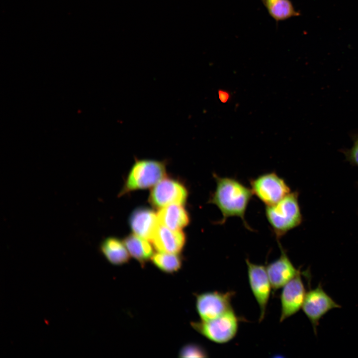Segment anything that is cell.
<instances>
[{"instance_id":"cell-1","label":"cell","mask_w":358,"mask_h":358,"mask_svg":"<svg viewBox=\"0 0 358 358\" xmlns=\"http://www.w3.org/2000/svg\"><path fill=\"white\" fill-rule=\"evenodd\" d=\"M216 187L208 202L216 205L220 211L222 218L218 224H224L231 217L240 218L247 229L250 230L245 220L248 205L254 195L251 188L238 180L228 177L213 175Z\"/></svg>"},{"instance_id":"cell-2","label":"cell","mask_w":358,"mask_h":358,"mask_svg":"<svg viewBox=\"0 0 358 358\" xmlns=\"http://www.w3.org/2000/svg\"><path fill=\"white\" fill-rule=\"evenodd\" d=\"M265 215L276 238L280 239L302 222L298 192H290L276 203L267 206Z\"/></svg>"},{"instance_id":"cell-3","label":"cell","mask_w":358,"mask_h":358,"mask_svg":"<svg viewBox=\"0 0 358 358\" xmlns=\"http://www.w3.org/2000/svg\"><path fill=\"white\" fill-rule=\"evenodd\" d=\"M166 165L164 161L136 159L119 195L153 186L166 176Z\"/></svg>"},{"instance_id":"cell-4","label":"cell","mask_w":358,"mask_h":358,"mask_svg":"<svg viewBox=\"0 0 358 358\" xmlns=\"http://www.w3.org/2000/svg\"><path fill=\"white\" fill-rule=\"evenodd\" d=\"M240 320L232 308L217 318L191 322L190 324L195 331L209 340L225 344L236 336Z\"/></svg>"},{"instance_id":"cell-5","label":"cell","mask_w":358,"mask_h":358,"mask_svg":"<svg viewBox=\"0 0 358 358\" xmlns=\"http://www.w3.org/2000/svg\"><path fill=\"white\" fill-rule=\"evenodd\" d=\"M250 184L253 194L266 206L276 203L290 192L285 180L274 172L250 179Z\"/></svg>"},{"instance_id":"cell-6","label":"cell","mask_w":358,"mask_h":358,"mask_svg":"<svg viewBox=\"0 0 358 358\" xmlns=\"http://www.w3.org/2000/svg\"><path fill=\"white\" fill-rule=\"evenodd\" d=\"M235 292L213 291L196 295L195 306L202 320L217 318L232 309L231 302Z\"/></svg>"},{"instance_id":"cell-7","label":"cell","mask_w":358,"mask_h":358,"mask_svg":"<svg viewBox=\"0 0 358 358\" xmlns=\"http://www.w3.org/2000/svg\"><path fill=\"white\" fill-rule=\"evenodd\" d=\"M249 283L252 293L257 302L260 310L259 321L265 318L267 307L269 299L271 284L266 267L256 264L246 259Z\"/></svg>"},{"instance_id":"cell-8","label":"cell","mask_w":358,"mask_h":358,"mask_svg":"<svg viewBox=\"0 0 358 358\" xmlns=\"http://www.w3.org/2000/svg\"><path fill=\"white\" fill-rule=\"evenodd\" d=\"M340 307L319 283L314 289L306 292L302 309L311 323L316 335L320 319L330 310Z\"/></svg>"},{"instance_id":"cell-9","label":"cell","mask_w":358,"mask_h":358,"mask_svg":"<svg viewBox=\"0 0 358 358\" xmlns=\"http://www.w3.org/2000/svg\"><path fill=\"white\" fill-rule=\"evenodd\" d=\"M187 190L183 184L172 179L161 180L151 190L149 200L156 208L173 204L183 205L186 201Z\"/></svg>"},{"instance_id":"cell-10","label":"cell","mask_w":358,"mask_h":358,"mask_svg":"<svg viewBox=\"0 0 358 358\" xmlns=\"http://www.w3.org/2000/svg\"><path fill=\"white\" fill-rule=\"evenodd\" d=\"M306 293L300 272L283 286L280 295V322L299 311L302 308Z\"/></svg>"},{"instance_id":"cell-11","label":"cell","mask_w":358,"mask_h":358,"mask_svg":"<svg viewBox=\"0 0 358 358\" xmlns=\"http://www.w3.org/2000/svg\"><path fill=\"white\" fill-rule=\"evenodd\" d=\"M279 248L281 251L280 257L266 267L272 288L274 290L283 287L300 272L294 266L280 244Z\"/></svg>"},{"instance_id":"cell-12","label":"cell","mask_w":358,"mask_h":358,"mask_svg":"<svg viewBox=\"0 0 358 358\" xmlns=\"http://www.w3.org/2000/svg\"><path fill=\"white\" fill-rule=\"evenodd\" d=\"M129 224L135 234L151 241L159 222L157 215L152 210L140 207L131 213Z\"/></svg>"},{"instance_id":"cell-13","label":"cell","mask_w":358,"mask_h":358,"mask_svg":"<svg viewBox=\"0 0 358 358\" xmlns=\"http://www.w3.org/2000/svg\"><path fill=\"white\" fill-rule=\"evenodd\" d=\"M158 251L179 254L185 243V236L180 230H173L159 224L151 240Z\"/></svg>"},{"instance_id":"cell-14","label":"cell","mask_w":358,"mask_h":358,"mask_svg":"<svg viewBox=\"0 0 358 358\" xmlns=\"http://www.w3.org/2000/svg\"><path fill=\"white\" fill-rule=\"evenodd\" d=\"M157 215L160 224L173 230H180L189 223V215L182 204L164 206Z\"/></svg>"},{"instance_id":"cell-15","label":"cell","mask_w":358,"mask_h":358,"mask_svg":"<svg viewBox=\"0 0 358 358\" xmlns=\"http://www.w3.org/2000/svg\"><path fill=\"white\" fill-rule=\"evenodd\" d=\"M100 250L111 264L120 266L127 263L130 260L129 253L123 243L114 237L104 239L100 244Z\"/></svg>"},{"instance_id":"cell-16","label":"cell","mask_w":358,"mask_h":358,"mask_svg":"<svg viewBox=\"0 0 358 358\" xmlns=\"http://www.w3.org/2000/svg\"><path fill=\"white\" fill-rule=\"evenodd\" d=\"M148 240L136 234H130L124 240L129 253L142 266L153 256V250Z\"/></svg>"},{"instance_id":"cell-17","label":"cell","mask_w":358,"mask_h":358,"mask_svg":"<svg viewBox=\"0 0 358 358\" xmlns=\"http://www.w3.org/2000/svg\"><path fill=\"white\" fill-rule=\"evenodd\" d=\"M269 15L277 23L300 15L290 0H262Z\"/></svg>"},{"instance_id":"cell-18","label":"cell","mask_w":358,"mask_h":358,"mask_svg":"<svg viewBox=\"0 0 358 358\" xmlns=\"http://www.w3.org/2000/svg\"><path fill=\"white\" fill-rule=\"evenodd\" d=\"M152 262L160 270L167 273L178 271L182 266V258L178 254L159 252L153 256Z\"/></svg>"},{"instance_id":"cell-19","label":"cell","mask_w":358,"mask_h":358,"mask_svg":"<svg viewBox=\"0 0 358 358\" xmlns=\"http://www.w3.org/2000/svg\"><path fill=\"white\" fill-rule=\"evenodd\" d=\"M180 358H206L208 353L204 348L199 345L190 343L183 346L179 352Z\"/></svg>"},{"instance_id":"cell-20","label":"cell","mask_w":358,"mask_h":358,"mask_svg":"<svg viewBox=\"0 0 358 358\" xmlns=\"http://www.w3.org/2000/svg\"><path fill=\"white\" fill-rule=\"evenodd\" d=\"M353 145L351 149L342 150L346 160L354 166L358 167V132L351 135Z\"/></svg>"},{"instance_id":"cell-21","label":"cell","mask_w":358,"mask_h":358,"mask_svg":"<svg viewBox=\"0 0 358 358\" xmlns=\"http://www.w3.org/2000/svg\"><path fill=\"white\" fill-rule=\"evenodd\" d=\"M218 94L219 99L223 103L226 102L230 97V95L229 93L227 91L224 90H219L218 91Z\"/></svg>"},{"instance_id":"cell-22","label":"cell","mask_w":358,"mask_h":358,"mask_svg":"<svg viewBox=\"0 0 358 358\" xmlns=\"http://www.w3.org/2000/svg\"></svg>"}]
</instances>
